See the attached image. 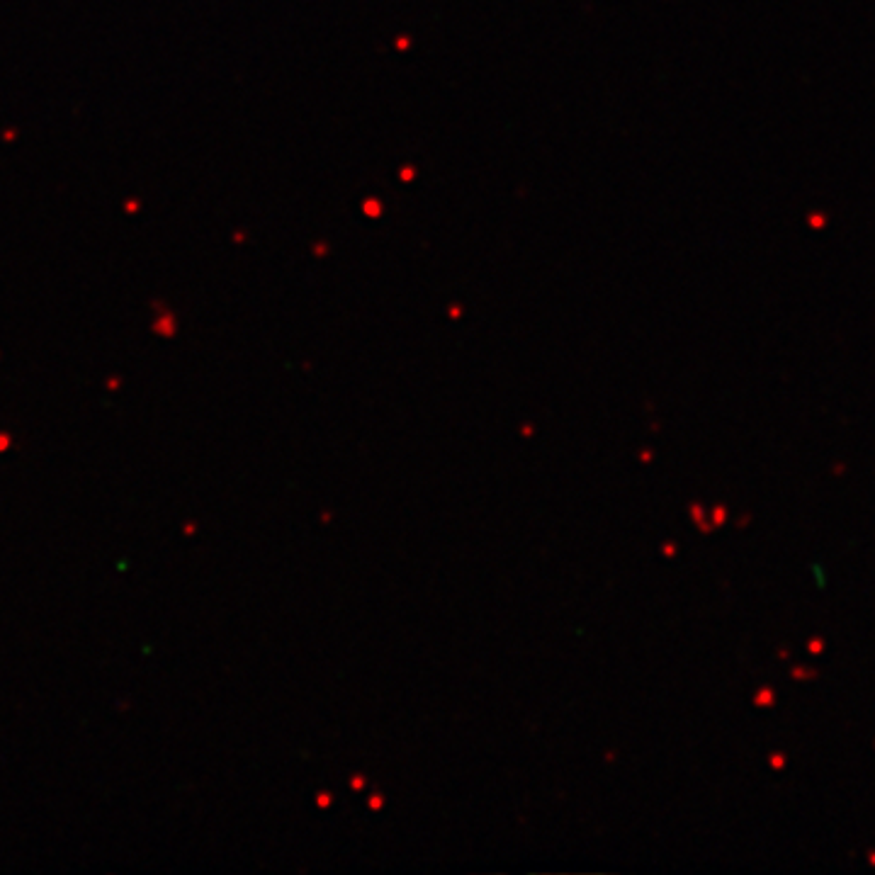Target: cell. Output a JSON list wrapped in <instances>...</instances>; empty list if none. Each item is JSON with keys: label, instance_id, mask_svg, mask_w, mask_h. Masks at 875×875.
<instances>
[{"label": "cell", "instance_id": "1", "mask_svg": "<svg viewBox=\"0 0 875 875\" xmlns=\"http://www.w3.org/2000/svg\"><path fill=\"white\" fill-rule=\"evenodd\" d=\"M319 805H323V808H326V805H328V795H326V793H323L321 798H319Z\"/></svg>", "mask_w": 875, "mask_h": 875}]
</instances>
